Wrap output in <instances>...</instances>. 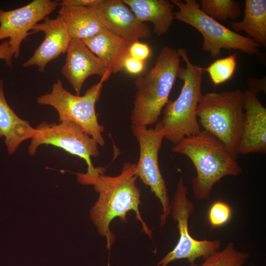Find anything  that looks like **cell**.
Segmentation results:
<instances>
[{
	"instance_id": "52a82bcc",
	"label": "cell",
	"mask_w": 266,
	"mask_h": 266,
	"mask_svg": "<svg viewBox=\"0 0 266 266\" xmlns=\"http://www.w3.org/2000/svg\"><path fill=\"white\" fill-rule=\"evenodd\" d=\"M178 8L174 19L188 24L202 35V49L213 57H219L223 49L238 50L251 56L257 54L261 46L249 37L244 36L219 23L203 12L195 0H171Z\"/></svg>"
},
{
	"instance_id": "ba28073f",
	"label": "cell",
	"mask_w": 266,
	"mask_h": 266,
	"mask_svg": "<svg viewBox=\"0 0 266 266\" xmlns=\"http://www.w3.org/2000/svg\"><path fill=\"white\" fill-rule=\"evenodd\" d=\"M188 189L181 177L177 185L173 199L170 202V214L177 222L179 237L172 250L168 252L157 264L167 266L171 262L187 259L190 266H197L198 258H206L218 250L221 245L219 239L198 240L194 238L189 230V219L195 210V204L187 197Z\"/></svg>"
},
{
	"instance_id": "44dd1931",
	"label": "cell",
	"mask_w": 266,
	"mask_h": 266,
	"mask_svg": "<svg viewBox=\"0 0 266 266\" xmlns=\"http://www.w3.org/2000/svg\"><path fill=\"white\" fill-rule=\"evenodd\" d=\"M201 10L215 20H235L241 15L240 3L233 0H201Z\"/></svg>"
},
{
	"instance_id": "4316f807",
	"label": "cell",
	"mask_w": 266,
	"mask_h": 266,
	"mask_svg": "<svg viewBox=\"0 0 266 266\" xmlns=\"http://www.w3.org/2000/svg\"><path fill=\"white\" fill-rule=\"evenodd\" d=\"M14 54L8 40H4L0 43V60L5 61L6 65L12 66V59Z\"/></svg>"
},
{
	"instance_id": "5b68a950",
	"label": "cell",
	"mask_w": 266,
	"mask_h": 266,
	"mask_svg": "<svg viewBox=\"0 0 266 266\" xmlns=\"http://www.w3.org/2000/svg\"><path fill=\"white\" fill-rule=\"evenodd\" d=\"M196 115L204 130L220 140L236 159L245 120L243 92L236 89L202 94Z\"/></svg>"
},
{
	"instance_id": "9a60e30c",
	"label": "cell",
	"mask_w": 266,
	"mask_h": 266,
	"mask_svg": "<svg viewBox=\"0 0 266 266\" xmlns=\"http://www.w3.org/2000/svg\"><path fill=\"white\" fill-rule=\"evenodd\" d=\"M258 93L252 87L243 93L245 120L238 154L266 152V108L259 100Z\"/></svg>"
},
{
	"instance_id": "e0dca14e",
	"label": "cell",
	"mask_w": 266,
	"mask_h": 266,
	"mask_svg": "<svg viewBox=\"0 0 266 266\" xmlns=\"http://www.w3.org/2000/svg\"><path fill=\"white\" fill-rule=\"evenodd\" d=\"M35 133L29 122L20 118L8 104L3 90V82L0 79V137L9 154H12L25 140L32 138Z\"/></svg>"
},
{
	"instance_id": "30bf717a",
	"label": "cell",
	"mask_w": 266,
	"mask_h": 266,
	"mask_svg": "<svg viewBox=\"0 0 266 266\" xmlns=\"http://www.w3.org/2000/svg\"><path fill=\"white\" fill-rule=\"evenodd\" d=\"M139 145V157L135 173L143 183L149 186L159 199L162 208L160 220L161 227L166 225L170 214V202L166 183L158 163V153L165 138L162 126L158 122L154 128L132 129Z\"/></svg>"
},
{
	"instance_id": "5bb4252c",
	"label": "cell",
	"mask_w": 266,
	"mask_h": 266,
	"mask_svg": "<svg viewBox=\"0 0 266 266\" xmlns=\"http://www.w3.org/2000/svg\"><path fill=\"white\" fill-rule=\"evenodd\" d=\"M39 32L44 33V39L23 66H36L40 72H44L48 63L66 53L71 37L66 24L59 15L54 19L47 17L35 24L29 35Z\"/></svg>"
},
{
	"instance_id": "d4e9b609",
	"label": "cell",
	"mask_w": 266,
	"mask_h": 266,
	"mask_svg": "<svg viewBox=\"0 0 266 266\" xmlns=\"http://www.w3.org/2000/svg\"><path fill=\"white\" fill-rule=\"evenodd\" d=\"M150 54L151 49L145 43L137 40L130 45L129 55L136 59L145 62Z\"/></svg>"
},
{
	"instance_id": "9c48e42d",
	"label": "cell",
	"mask_w": 266,
	"mask_h": 266,
	"mask_svg": "<svg viewBox=\"0 0 266 266\" xmlns=\"http://www.w3.org/2000/svg\"><path fill=\"white\" fill-rule=\"evenodd\" d=\"M35 129V134L28 147L30 155H34L41 145H51L84 159L88 166V174L92 175L105 169L93 166L91 157L99 156L98 144L76 123L62 121L56 124L43 121Z\"/></svg>"
},
{
	"instance_id": "d6986e66",
	"label": "cell",
	"mask_w": 266,
	"mask_h": 266,
	"mask_svg": "<svg viewBox=\"0 0 266 266\" xmlns=\"http://www.w3.org/2000/svg\"><path fill=\"white\" fill-rule=\"evenodd\" d=\"M59 16L64 21L71 38L92 37L105 30L98 18L96 7H82L59 3Z\"/></svg>"
},
{
	"instance_id": "7c38bea8",
	"label": "cell",
	"mask_w": 266,
	"mask_h": 266,
	"mask_svg": "<svg viewBox=\"0 0 266 266\" xmlns=\"http://www.w3.org/2000/svg\"><path fill=\"white\" fill-rule=\"evenodd\" d=\"M96 9L104 28L130 44L151 35L150 28L123 0H101Z\"/></svg>"
},
{
	"instance_id": "7402d4cb",
	"label": "cell",
	"mask_w": 266,
	"mask_h": 266,
	"mask_svg": "<svg viewBox=\"0 0 266 266\" xmlns=\"http://www.w3.org/2000/svg\"><path fill=\"white\" fill-rule=\"evenodd\" d=\"M249 257V253L236 250L234 244L229 242L223 250L208 256L200 266H243Z\"/></svg>"
},
{
	"instance_id": "4fadbf2b",
	"label": "cell",
	"mask_w": 266,
	"mask_h": 266,
	"mask_svg": "<svg viewBox=\"0 0 266 266\" xmlns=\"http://www.w3.org/2000/svg\"><path fill=\"white\" fill-rule=\"evenodd\" d=\"M66 62L61 69L62 75L72 87L76 95L80 96L87 78L97 75L107 80L111 72L104 63L81 39L71 38L66 51Z\"/></svg>"
},
{
	"instance_id": "ffe728a7",
	"label": "cell",
	"mask_w": 266,
	"mask_h": 266,
	"mask_svg": "<svg viewBox=\"0 0 266 266\" xmlns=\"http://www.w3.org/2000/svg\"><path fill=\"white\" fill-rule=\"evenodd\" d=\"M235 32L244 31L261 46H266V0H245L242 21L233 22Z\"/></svg>"
},
{
	"instance_id": "cb8c5ba5",
	"label": "cell",
	"mask_w": 266,
	"mask_h": 266,
	"mask_svg": "<svg viewBox=\"0 0 266 266\" xmlns=\"http://www.w3.org/2000/svg\"><path fill=\"white\" fill-rule=\"evenodd\" d=\"M232 209L226 202L217 200L213 202L209 208L208 219L212 228H218L226 225L230 220Z\"/></svg>"
},
{
	"instance_id": "603a6c76",
	"label": "cell",
	"mask_w": 266,
	"mask_h": 266,
	"mask_svg": "<svg viewBox=\"0 0 266 266\" xmlns=\"http://www.w3.org/2000/svg\"><path fill=\"white\" fill-rule=\"evenodd\" d=\"M237 66V54L217 59L203 70L208 72L214 86L230 80L233 76Z\"/></svg>"
},
{
	"instance_id": "83f0119b",
	"label": "cell",
	"mask_w": 266,
	"mask_h": 266,
	"mask_svg": "<svg viewBox=\"0 0 266 266\" xmlns=\"http://www.w3.org/2000/svg\"><path fill=\"white\" fill-rule=\"evenodd\" d=\"M101 0H63L60 2V4L82 6L94 7L97 6Z\"/></svg>"
},
{
	"instance_id": "8fae6325",
	"label": "cell",
	"mask_w": 266,
	"mask_h": 266,
	"mask_svg": "<svg viewBox=\"0 0 266 266\" xmlns=\"http://www.w3.org/2000/svg\"><path fill=\"white\" fill-rule=\"evenodd\" d=\"M58 0H34L19 8L10 10L0 9V40L8 38V42L17 58L23 40L33 27L54 11Z\"/></svg>"
},
{
	"instance_id": "2e32d148",
	"label": "cell",
	"mask_w": 266,
	"mask_h": 266,
	"mask_svg": "<svg viewBox=\"0 0 266 266\" xmlns=\"http://www.w3.org/2000/svg\"><path fill=\"white\" fill-rule=\"evenodd\" d=\"M82 40L111 73H117L124 69V62L129 55L130 44L105 29L92 37Z\"/></svg>"
},
{
	"instance_id": "ac0fdd59",
	"label": "cell",
	"mask_w": 266,
	"mask_h": 266,
	"mask_svg": "<svg viewBox=\"0 0 266 266\" xmlns=\"http://www.w3.org/2000/svg\"><path fill=\"white\" fill-rule=\"evenodd\" d=\"M141 22L151 23L158 36L166 34L174 19L173 5L167 0H123Z\"/></svg>"
},
{
	"instance_id": "7a4b0ae2",
	"label": "cell",
	"mask_w": 266,
	"mask_h": 266,
	"mask_svg": "<svg viewBox=\"0 0 266 266\" xmlns=\"http://www.w3.org/2000/svg\"><path fill=\"white\" fill-rule=\"evenodd\" d=\"M172 151L185 155L194 165L197 175L192 182V190L198 200L209 198L214 186L223 177H236L242 172L225 145L204 130L184 137L174 144Z\"/></svg>"
},
{
	"instance_id": "6da1fadb",
	"label": "cell",
	"mask_w": 266,
	"mask_h": 266,
	"mask_svg": "<svg viewBox=\"0 0 266 266\" xmlns=\"http://www.w3.org/2000/svg\"><path fill=\"white\" fill-rule=\"evenodd\" d=\"M135 164L126 163L121 173L116 176L104 175L105 170L92 175L77 174L79 182L94 186L99 194L90 211V217L99 234L106 239V247L110 251L115 235L110 230L111 222L115 218L126 223L127 214L133 211L136 219L141 224L143 232L153 239L152 231L142 218L139 206L141 203L140 190L136 185Z\"/></svg>"
},
{
	"instance_id": "484cf974",
	"label": "cell",
	"mask_w": 266,
	"mask_h": 266,
	"mask_svg": "<svg viewBox=\"0 0 266 266\" xmlns=\"http://www.w3.org/2000/svg\"><path fill=\"white\" fill-rule=\"evenodd\" d=\"M145 66V62L136 59L129 55L126 58L123 65L124 69L130 74L133 75L142 72Z\"/></svg>"
},
{
	"instance_id": "8992f818",
	"label": "cell",
	"mask_w": 266,
	"mask_h": 266,
	"mask_svg": "<svg viewBox=\"0 0 266 266\" xmlns=\"http://www.w3.org/2000/svg\"><path fill=\"white\" fill-rule=\"evenodd\" d=\"M106 81L104 78L91 86L84 95L80 96L69 92L62 81L58 79L53 84L50 93L41 95L37 102L53 107L58 112L60 122L70 121L78 125L93 138L98 144L103 146L105 141L102 133L104 127L99 123L95 105L99 100Z\"/></svg>"
},
{
	"instance_id": "277c9868",
	"label": "cell",
	"mask_w": 266,
	"mask_h": 266,
	"mask_svg": "<svg viewBox=\"0 0 266 266\" xmlns=\"http://www.w3.org/2000/svg\"><path fill=\"white\" fill-rule=\"evenodd\" d=\"M177 51L186 65L185 67H181L178 75L183 84L177 98L169 100L165 107L163 119L160 121L165 138L174 144L201 130L196 112L202 95L203 71L202 67L191 63L186 49L179 48Z\"/></svg>"
},
{
	"instance_id": "3957f363",
	"label": "cell",
	"mask_w": 266,
	"mask_h": 266,
	"mask_svg": "<svg viewBox=\"0 0 266 266\" xmlns=\"http://www.w3.org/2000/svg\"><path fill=\"white\" fill-rule=\"evenodd\" d=\"M177 50L162 48L154 66L134 84L137 91L131 115L132 129L147 128L156 123L168 98L180 70Z\"/></svg>"
}]
</instances>
